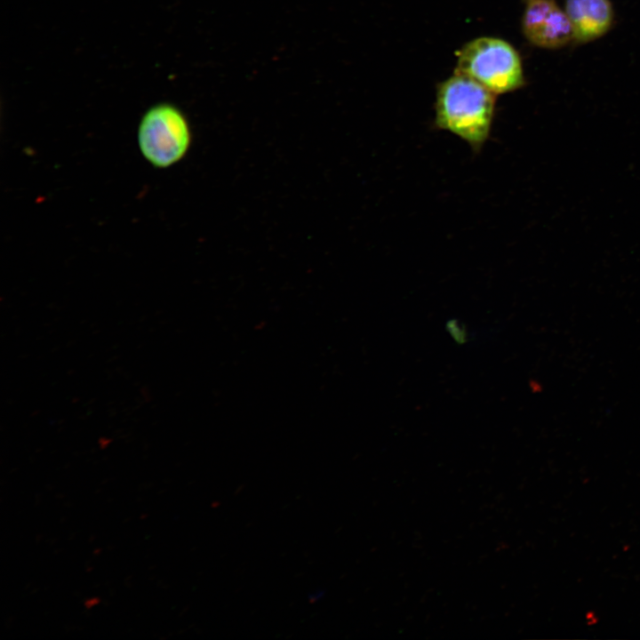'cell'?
<instances>
[{
	"instance_id": "obj_1",
	"label": "cell",
	"mask_w": 640,
	"mask_h": 640,
	"mask_svg": "<svg viewBox=\"0 0 640 640\" xmlns=\"http://www.w3.org/2000/svg\"><path fill=\"white\" fill-rule=\"evenodd\" d=\"M495 93L476 80L455 73L438 85L435 124L466 141L475 153L488 140Z\"/></svg>"
},
{
	"instance_id": "obj_2",
	"label": "cell",
	"mask_w": 640,
	"mask_h": 640,
	"mask_svg": "<svg viewBox=\"0 0 640 640\" xmlns=\"http://www.w3.org/2000/svg\"><path fill=\"white\" fill-rule=\"evenodd\" d=\"M467 76L495 94L524 84L520 56L508 42L479 37L465 44L459 53L456 72Z\"/></svg>"
},
{
	"instance_id": "obj_3",
	"label": "cell",
	"mask_w": 640,
	"mask_h": 640,
	"mask_svg": "<svg viewBox=\"0 0 640 640\" xmlns=\"http://www.w3.org/2000/svg\"><path fill=\"white\" fill-rule=\"evenodd\" d=\"M191 141L188 123L176 107L161 103L151 107L138 127V145L144 158L157 168L178 163Z\"/></svg>"
},
{
	"instance_id": "obj_4",
	"label": "cell",
	"mask_w": 640,
	"mask_h": 640,
	"mask_svg": "<svg viewBox=\"0 0 640 640\" xmlns=\"http://www.w3.org/2000/svg\"><path fill=\"white\" fill-rule=\"evenodd\" d=\"M522 30L532 44L559 48L573 39L571 21L554 0H530L522 18Z\"/></svg>"
},
{
	"instance_id": "obj_5",
	"label": "cell",
	"mask_w": 640,
	"mask_h": 640,
	"mask_svg": "<svg viewBox=\"0 0 640 640\" xmlns=\"http://www.w3.org/2000/svg\"><path fill=\"white\" fill-rule=\"evenodd\" d=\"M565 12L573 30V39L580 43L604 35L613 20L610 0H565Z\"/></svg>"
}]
</instances>
